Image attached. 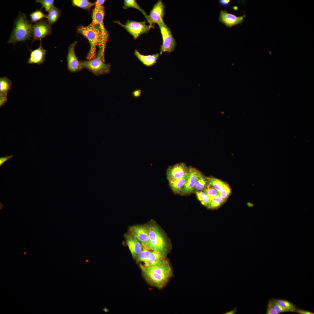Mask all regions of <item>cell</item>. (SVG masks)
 <instances>
[{"mask_svg":"<svg viewBox=\"0 0 314 314\" xmlns=\"http://www.w3.org/2000/svg\"><path fill=\"white\" fill-rule=\"evenodd\" d=\"M140 267L147 281L151 285L159 289L166 284L172 274L171 267L165 259L151 265L141 264Z\"/></svg>","mask_w":314,"mask_h":314,"instance_id":"obj_1","label":"cell"},{"mask_svg":"<svg viewBox=\"0 0 314 314\" xmlns=\"http://www.w3.org/2000/svg\"><path fill=\"white\" fill-rule=\"evenodd\" d=\"M32 23L28 19L25 13L19 12L15 20L13 31L8 43L14 45L17 42L30 40L32 37Z\"/></svg>","mask_w":314,"mask_h":314,"instance_id":"obj_2","label":"cell"},{"mask_svg":"<svg viewBox=\"0 0 314 314\" xmlns=\"http://www.w3.org/2000/svg\"><path fill=\"white\" fill-rule=\"evenodd\" d=\"M78 33L85 37L88 40L90 50L86 58L88 60L94 58L96 56V46L101 47V35L99 26L91 23L87 26H81L78 28Z\"/></svg>","mask_w":314,"mask_h":314,"instance_id":"obj_3","label":"cell"},{"mask_svg":"<svg viewBox=\"0 0 314 314\" xmlns=\"http://www.w3.org/2000/svg\"><path fill=\"white\" fill-rule=\"evenodd\" d=\"M104 50L102 47L99 48L97 56L94 58L87 61H80L82 68L88 69L97 76L109 73L111 65L109 63H104Z\"/></svg>","mask_w":314,"mask_h":314,"instance_id":"obj_4","label":"cell"},{"mask_svg":"<svg viewBox=\"0 0 314 314\" xmlns=\"http://www.w3.org/2000/svg\"><path fill=\"white\" fill-rule=\"evenodd\" d=\"M149 241L147 249L151 250H167V242L165 235L154 222L147 224Z\"/></svg>","mask_w":314,"mask_h":314,"instance_id":"obj_5","label":"cell"},{"mask_svg":"<svg viewBox=\"0 0 314 314\" xmlns=\"http://www.w3.org/2000/svg\"><path fill=\"white\" fill-rule=\"evenodd\" d=\"M160 28L163 39V43L160 49V54L163 53L173 52L176 45V43L171 30L164 21L158 24Z\"/></svg>","mask_w":314,"mask_h":314,"instance_id":"obj_6","label":"cell"},{"mask_svg":"<svg viewBox=\"0 0 314 314\" xmlns=\"http://www.w3.org/2000/svg\"><path fill=\"white\" fill-rule=\"evenodd\" d=\"M104 15V7L103 6H95L92 12V23L98 25L100 29L101 42L100 47H102L105 50L108 38V34L103 22Z\"/></svg>","mask_w":314,"mask_h":314,"instance_id":"obj_7","label":"cell"},{"mask_svg":"<svg viewBox=\"0 0 314 314\" xmlns=\"http://www.w3.org/2000/svg\"><path fill=\"white\" fill-rule=\"evenodd\" d=\"M116 22L125 29L135 39L137 38L142 34L147 33L152 28L149 25H147L145 21L137 22L128 20L125 24L119 21Z\"/></svg>","mask_w":314,"mask_h":314,"instance_id":"obj_8","label":"cell"},{"mask_svg":"<svg viewBox=\"0 0 314 314\" xmlns=\"http://www.w3.org/2000/svg\"><path fill=\"white\" fill-rule=\"evenodd\" d=\"M51 33V24L47 21L42 19L35 23L33 25L32 43L50 35Z\"/></svg>","mask_w":314,"mask_h":314,"instance_id":"obj_9","label":"cell"},{"mask_svg":"<svg viewBox=\"0 0 314 314\" xmlns=\"http://www.w3.org/2000/svg\"><path fill=\"white\" fill-rule=\"evenodd\" d=\"M129 233L134 236L141 244L143 249H147L149 241L147 224L135 225L130 226Z\"/></svg>","mask_w":314,"mask_h":314,"instance_id":"obj_10","label":"cell"},{"mask_svg":"<svg viewBox=\"0 0 314 314\" xmlns=\"http://www.w3.org/2000/svg\"><path fill=\"white\" fill-rule=\"evenodd\" d=\"M165 9V6L163 1L160 0L158 1L154 6L147 19L150 26L153 28V24L155 23L158 24L164 21Z\"/></svg>","mask_w":314,"mask_h":314,"instance_id":"obj_11","label":"cell"},{"mask_svg":"<svg viewBox=\"0 0 314 314\" xmlns=\"http://www.w3.org/2000/svg\"><path fill=\"white\" fill-rule=\"evenodd\" d=\"M188 176L186 181L180 192L182 195L190 193L194 190L196 182L202 174L196 168L190 166L188 167Z\"/></svg>","mask_w":314,"mask_h":314,"instance_id":"obj_12","label":"cell"},{"mask_svg":"<svg viewBox=\"0 0 314 314\" xmlns=\"http://www.w3.org/2000/svg\"><path fill=\"white\" fill-rule=\"evenodd\" d=\"M188 169L184 163L176 164L169 167L166 172L167 180L168 182L182 178L186 175Z\"/></svg>","mask_w":314,"mask_h":314,"instance_id":"obj_13","label":"cell"},{"mask_svg":"<svg viewBox=\"0 0 314 314\" xmlns=\"http://www.w3.org/2000/svg\"><path fill=\"white\" fill-rule=\"evenodd\" d=\"M77 43L75 42L69 47L67 56V66L68 70L75 72L81 70L83 68L75 52V47Z\"/></svg>","mask_w":314,"mask_h":314,"instance_id":"obj_14","label":"cell"},{"mask_svg":"<svg viewBox=\"0 0 314 314\" xmlns=\"http://www.w3.org/2000/svg\"><path fill=\"white\" fill-rule=\"evenodd\" d=\"M245 17V15L237 17L228 13L226 10H222L220 13L219 21L227 27L231 28L233 26L242 24Z\"/></svg>","mask_w":314,"mask_h":314,"instance_id":"obj_15","label":"cell"},{"mask_svg":"<svg viewBox=\"0 0 314 314\" xmlns=\"http://www.w3.org/2000/svg\"><path fill=\"white\" fill-rule=\"evenodd\" d=\"M29 50L31 53L30 57L27 63L29 64H35L40 65L43 64L45 60L46 50L42 47L41 40H40L39 47L36 49Z\"/></svg>","mask_w":314,"mask_h":314,"instance_id":"obj_16","label":"cell"},{"mask_svg":"<svg viewBox=\"0 0 314 314\" xmlns=\"http://www.w3.org/2000/svg\"><path fill=\"white\" fill-rule=\"evenodd\" d=\"M125 238L132 256L133 258L135 260L143 250L142 246L134 236L129 233L125 234Z\"/></svg>","mask_w":314,"mask_h":314,"instance_id":"obj_17","label":"cell"},{"mask_svg":"<svg viewBox=\"0 0 314 314\" xmlns=\"http://www.w3.org/2000/svg\"><path fill=\"white\" fill-rule=\"evenodd\" d=\"M134 55L143 64L148 67L151 66L155 64L159 57L158 53L152 55H144L136 50L135 51Z\"/></svg>","mask_w":314,"mask_h":314,"instance_id":"obj_18","label":"cell"},{"mask_svg":"<svg viewBox=\"0 0 314 314\" xmlns=\"http://www.w3.org/2000/svg\"><path fill=\"white\" fill-rule=\"evenodd\" d=\"M167 250H151L148 260L144 264L149 265L154 264L160 260L165 259Z\"/></svg>","mask_w":314,"mask_h":314,"instance_id":"obj_19","label":"cell"},{"mask_svg":"<svg viewBox=\"0 0 314 314\" xmlns=\"http://www.w3.org/2000/svg\"><path fill=\"white\" fill-rule=\"evenodd\" d=\"M188 176V172L186 175L182 178L169 182L170 187L174 193L176 194L180 193L186 181Z\"/></svg>","mask_w":314,"mask_h":314,"instance_id":"obj_20","label":"cell"},{"mask_svg":"<svg viewBox=\"0 0 314 314\" xmlns=\"http://www.w3.org/2000/svg\"><path fill=\"white\" fill-rule=\"evenodd\" d=\"M207 185L215 189L219 194L228 184L221 180L214 177H207Z\"/></svg>","mask_w":314,"mask_h":314,"instance_id":"obj_21","label":"cell"},{"mask_svg":"<svg viewBox=\"0 0 314 314\" xmlns=\"http://www.w3.org/2000/svg\"><path fill=\"white\" fill-rule=\"evenodd\" d=\"M61 14L60 9L53 6L47 15V21L50 24H54L59 17Z\"/></svg>","mask_w":314,"mask_h":314,"instance_id":"obj_22","label":"cell"},{"mask_svg":"<svg viewBox=\"0 0 314 314\" xmlns=\"http://www.w3.org/2000/svg\"><path fill=\"white\" fill-rule=\"evenodd\" d=\"M275 300L278 305L286 310L288 312H296L298 309L294 304L287 300L276 299Z\"/></svg>","mask_w":314,"mask_h":314,"instance_id":"obj_23","label":"cell"},{"mask_svg":"<svg viewBox=\"0 0 314 314\" xmlns=\"http://www.w3.org/2000/svg\"><path fill=\"white\" fill-rule=\"evenodd\" d=\"M12 82L6 77L0 78V92L8 93L11 88Z\"/></svg>","mask_w":314,"mask_h":314,"instance_id":"obj_24","label":"cell"},{"mask_svg":"<svg viewBox=\"0 0 314 314\" xmlns=\"http://www.w3.org/2000/svg\"><path fill=\"white\" fill-rule=\"evenodd\" d=\"M129 8H133L138 10L143 14L146 19H147L148 15H147L144 10L140 7L135 0H125L124 1L123 8L125 9Z\"/></svg>","mask_w":314,"mask_h":314,"instance_id":"obj_25","label":"cell"},{"mask_svg":"<svg viewBox=\"0 0 314 314\" xmlns=\"http://www.w3.org/2000/svg\"><path fill=\"white\" fill-rule=\"evenodd\" d=\"M72 2L74 6L85 9H90L95 5V3L87 0H73Z\"/></svg>","mask_w":314,"mask_h":314,"instance_id":"obj_26","label":"cell"},{"mask_svg":"<svg viewBox=\"0 0 314 314\" xmlns=\"http://www.w3.org/2000/svg\"><path fill=\"white\" fill-rule=\"evenodd\" d=\"M31 22L33 23H36L44 18H47V15H45L42 11L41 9L37 10L32 13L29 15Z\"/></svg>","mask_w":314,"mask_h":314,"instance_id":"obj_27","label":"cell"},{"mask_svg":"<svg viewBox=\"0 0 314 314\" xmlns=\"http://www.w3.org/2000/svg\"><path fill=\"white\" fill-rule=\"evenodd\" d=\"M207 177L202 174L199 177L195 183L194 190L197 191L203 190L207 186Z\"/></svg>","mask_w":314,"mask_h":314,"instance_id":"obj_28","label":"cell"},{"mask_svg":"<svg viewBox=\"0 0 314 314\" xmlns=\"http://www.w3.org/2000/svg\"><path fill=\"white\" fill-rule=\"evenodd\" d=\"M151 251V250L143 249L135 259L136 261L137 262L145 263L149 258Z\"/></svg>","mask_w":314,"mask_h":314,"instance_id":"obj_29","label":"cell"},{"mask_svg":"<svg viewBox=\"0 0 314 314\" xmlns=\"http://www.w3.org/2000/svg\"><path fill=\"white\" fill-rule=\"evenodd\" d=\"M224 201L219 194L211 200L207 207L209 209H214L219 207Z\"/></svg>","mask_w":314,"mask_h":314,"instance_id":"obj_30","label":"cell"},{"mask_svg":"<svg viewBox=\"0 0 314 314\" xmlns=\"http://www.w3.org/2000/svg\"><path fill=\"white\" fill-rule=\"evenodd\" d=\"M195 193L198 199L203 205L207 207L210 201L207 195L203 191L196 190Z\"/></svg>","mask_w":314,"mask_h":314,"instance_id":"obj_31","label":"cell"},{"mask_svg":"<svg viewBox=\"0 0 314 314\" xmlns=\"http://www.w3.org/2000/svg\"><path fill=\"white\" fill-rule=\"evenodd\" d=\"M203 190V192L208 196L210 201L219 194L218 191L215 189L207 185Z\"/></svg>","mask_w":314,"mask_h":314,"instance_id":"obj_32","label":"cell"},{"mask_svg":"<svg viewBox=\"0 0 314 314\" xmlns=\"http://www.w3.org/2000/svg\"><path fill=\"white\" fill-rule=\"evenodd\" d=\"M35 1L41 4L42 7L41 9L44 8L45 11L48 13L54 6V1L53 0H37Z\"/></svg>","mask_w":314,"mask_h":314,"instance_id":"obj_33","label":"cell"},{"mask_svg":"<svg viewBox=\"0 0 314 314\" xmlns=\"http://www.w3.org/2000/svg\"><path fill=\"white\" fill-rule=\"evenodd\" d=\"M231 192V189L229 185L227 184L219 193V194L225 202L229 197Z\"/></svg>","mask_w":314,"mask_h":314,"instance_id":"obj_34","label":"cell"},{"mask_svg":"<svg viewBox=\"0 0 314 314\" xmlns=\"http://www.w3.org/2000/svg\"><path fill=\"white\" fill-rule=\"evenodd\" d=\"M272 304L274 307L278 314L284 312H287V311L278 305L276 302L275 299L271 300Z\"/></svg>","mask_w":314,"mask_h":314,"instance_id":"obj_35","label":"cell"},{"mask_svg":"<svg viewBox=\"0 0 314 314\" xmlns=\"http://www.w3.org/2000/svg\"><path fill=\"white\" fill-rule=\"evenodd\" d=\"M266 314H278L274 307L272 304L271 300L269 301L267 305Z\"/></svg>","mask_w":314,"mask_h":314,"instance_id":"obj_36","label":"cell"},{"mask_svg":"<svg viewBox=\"0 0 314 314\" xmlns=\"http://www.w3.org/2000/svg\"><path fill=\"white\" fill-rule=\"evenodd\" d=\"M8 93L0 92V107L3 106L8 101L7 95Z\"/></svg>","mask_w":314,"mask_h":314,"instance_id":"obj_37","label":"cell"},{"mask_svg":"<svg viewBox=\"0 0 314 314\" xmlns=\"http://www.w3.org/2000/svg\"><path fill=\"white\" fill-rule=\"evenodd\" d=\"M13 156L12 155L0 158V166H1L5 162L9 160Z\"/></svg>","mask_w":314,"mask_h":314,"instance_id":"obj_38","label":"cell"},{"mask_svg":"<svg viewBox=\"0 0 314 314\" xmlns=\"http://www.w3.org/2000/svg\"><path fill=\"white\" fill-rule=\"evenodd\" d=\"M219 1L221 5L226 6L230 5L231 1L230 0H220Z\"/></svg>","mask_w":314,"mask_h":314,"instance_id":"obj_39","label":"cell"},{"mask_svg":"<svg viewBox=\"0 0 314 314\" xmlns=\"http://www.w3.org/2000/svg\"><path fill=\"white\" fill-rule=\"evenodd\" d=\"M238 311L237 308L235 307L233 309L229 311L225 312L223 314H236Z\"/></svg>","mask_w":314,"mask_h":314,"instance_id":"obj_40","label":"cell"},{"mask_svg":"<svg viewBox=\"0 0 314 314\" xmlns=\"http://www.w3.org/2000/svg\"><path fill=\"white\" fill-rule=\"evenodd\" d=\"M297 313L301 314H313L314 313L307 311L302 309H298Z\"/></svg>","mask_w":314,"mask_h":314,"instance_id":"obj_41","label":"cell"},{"mask_svg":"<svg viewBox=\"0 0 314 314\" xmlns=\"http://www.w3.org/2000/svg\"><path fill=\"white\" fill-rule=\"evenodd\" d=\"M105 1V0H97L95 3V6H102V5L104 4Z\"/></svg>","mask_w":314,"mask_h":314,"instance_id":"obj_42","label":"cell"},{"mask_svg":"<svg viewBox=\"0 0 314 314\" xmlns=\"http://www.w3.org/2000/svg\"><path fill=\"white\" fill-rule=\"evenodd\" d=\"M103 310L106 313H107V312L109 311V310L107 309L105 307L103 309Z\"/></svg>","mask_w":314,"mask_h":314,"instance_id":"obj_43","label":"cell"},{"mask_svg":"<svg viewBox=\"0 0 314 314\" xmlns=\"http://www.w3.org/2000/svg\"><path fill=\"white\" fill-rule=\"evenodd\" d=\"M24 254H25V255H26V252H24Z\"/></svg>","mask_w":314,"mask_h":314,"instance_id":"obj_44","label":"cell"}]
</instances>
